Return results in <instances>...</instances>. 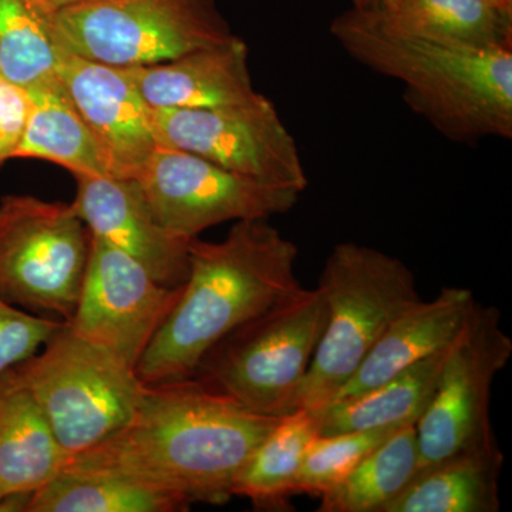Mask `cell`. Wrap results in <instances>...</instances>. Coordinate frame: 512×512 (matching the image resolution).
<instances>
[{"mask_svg": "<svg viewBox=\"0 0 512 512\" xmlns=\"http://www.w3.org/2000/svg\"><path fill=\"white\" fill-rule=\"evenodd\" d=\"M278 420L192 377L146 384L126 426L69 457L63 470L123 478L191 505L227 504L242 467Z\"/></svg>", "mask_w": 512, "mask_h": 512, "instance_id": "6da1fadb", "label": "cell"}, {"mask_svg": "<svg viewBox=\"0 0 512 512\" xmlns=\"http://www.w3.org/2000/svg\"><path fill=\"white\" fill-rule=\"evenodd\" d=\"M298 248L268 220L237 221L227 238L190 242L180 299L137 365L144 384L188 379L224 336L299 286Z\"/></svg>", "mask_w": 512, "mask_h": 512, "instance_id": "7a4b0ae2", "label": "cell"}, {"mask_svg": "<svg viewBox=\"0 0 512 512\" xmlns=\"http://www.w3.org/2000/svg\"><path fill=\"white\" fill-rule=\"evenodd\" d=\"M350 57L404 84L407 106L448 140L512 138V50L473 52L383 32L350 8L330 25Z\"/></svg>", "mask_w": 512, "mask_h": 512, "instance_id": "3957f363", "label": "cell"}, {"mask_svg": "<svg viewBox=\"0 0 512 512\" xmlns=\"http://www.w3.org/2000/svg\"><path fill=\"white\" fill-rule=\"evenodd\" d=\"M318 291L328 318L298 400L311 412L332 402L394 320L421 301L402 259L356 242L335 245Z\"/></svg>", "mask_w": 512, "mask_h": 512, "instance_id": "277c9868", "label": "cell"}, {"mask_svg": "<svg viewBox=\"0 0 512 512\" xmlns=\"http://www.w3.org/2000/svg\"><path fill=\"white\" fill-rule=\"evenodd\" d=\"M326 318L318 288L299 286L215 343L192 379L251 412L272 417L292 413Z\"/></svg>", "mask_w": 512, "mask_h": 512, "instance_id": "5b68a950", "label": "cell"}, {"mask_svg": "<svg viewBox=\"0 0 512 512\" xmlns=\"http://www.w3.org/2000/svg\"><path fill=\"white\" fill-rule=\"evenodd\" d=\"M59 52L130 69L171 62L234 35L215 0H80L56 9Z\"/></svg>", "mask_w": 512, "mask_h": 512, "instance_id": "8992f818", "label": "cell"}, {"mask_svg": "<svg viewBox=\"0 0 512 512\" xmlns=\"http://www.w3.org/2000/svg\"><path fill=\"white\" fill-rule=\"evenodd\" d=\"M15 372L69 457L126 426L146 390L134 367L74 335L66 323Z\"/></svg>", "mask_w": 512, "mask_h": 512, "instance_id": "52a82bcc", "label": "cell"}, {"mask_svg": "<svg viewBox=\"0 0 512 512\" xmlns=\"http://www.w3.org/2000/svg\"><path fill=\"white\" fill-rule=\"evenodd\" d=\"M92 232L72 204L32 195L0 200V298L33 315L72 319Z\"/></svg>", "mask_w": 512, "mask_h": 512, "instance_id": "ba28073f", "label": "cell"}, {"mask_svg": "<svg viewBox=\"0 0 512 512\" xmlns=\"http://www.w3.org/2000/svg\"><path fill=\"white\" fill-rule=\"evenodd\" d=\"M511 355L512 340L501 328L500 311L474 302L416 423L417 474L457 454L500 450L490 417L491 390Z\"/></svg>", "mask_w": 512, "mask_h": 512, "instance_id": "9c48e42d", "label": "cell"}, {"mask_svg": "<svg viewBox=\"0 0 512 512\" xmlns=\"http://www.w3.org/2000/svg\"><path fill=\"white\" fill-rule=\"evenodd\" d=\"M153 121L161 147L301 194L308 187L298 144L264 94L217 109H153Z\"/></svg>", "mask_w": 512, "mask_h": 512, "instance_id": "30bf717a", "label": "cell"}, {"mask_svg": "<svg viewBox=\"0 0 512 512\" xmlns=\"http://www.w3.org/2000/svg\"><path fill=\"white\" fill-rule=\"evenodd\" d=\"M137 181L161 225L187 239L224 222L269 220L301 197L170 147L158 148Z\"/></svg>", "mask_w": 512, "mask_h": 512, "instance_id": "8fae6325", "label": "cell"}, {"mask_svg": "<svg viewBox=\"0 0 512 512\" xmlns=\"http://www.w3.org/2000/svg\"><path fill=\"white\" fill-rule=\"evenodd\" d=\"M181 292L183 286L161 285L133 258L92 234L82 292L66 325L137 369Z\"/></svg>", "mask_w": 512, "mask_h": 512, "instance_id": "7c38bea8", "label": "cell"}, {"mask_svg": "<svg viewBox=\"0 0 512 512\" xmlns=\"http://www.w3.org/2000/svg\"><path fill=\"white\" fill-rule=\"evenodd\" d=\"M59 53L57 77L99 144L111 177L137 180L161 147L153 109L123 69Z\"/></svg>", "mask_w": 512, "mask_h": 512, "instance_id": "4fadbf2b", "label": "cell"}, {"mask_svg": "<svg viewBox=\"0 0 512 512\" xmlns=\"http://www.w3.org/2000/svg\"><path fill=\"white\" fill-rule=\"evenodd\" d=\"M76 180L72 205L93 235L133 258L161 285L185 284L192 239L161 225L137 180L87 175Z\"/></svg>", "mask_w": 512, "mask_h": 512, "instance_id": "5bb4252c", "label": "cell"}, {"mask_svg": "<svg viewBox=\"0 0 512 512\" xmlns=\"http://www.w3.org/2000/svg\"><path fill=\"white\" fill-rule=\"evenodd\" d=\"M123 70L154 110L217 109L261 94L252 84L247 43L237 36L171 62Z\"/></svg>", "mask_w": 512, "mask_h": 512, "instance_id": "9a60e30c", "label": "cell"}, {"mask_svg": "<svg viewBox=\"0 0 512 512\" xmlns=\"http://www.w3.org/2000/svg\"><path fill=\"white\" fill-rule=\"evenodd\" d=\"M474 302L473 291L466 288H443L433 301L421 299L394 320L330 403L365 392L446 349L466 323Z\"/></svg>", "mask_w": 512, "mask_h": 512, "instance_id": "2e32d148", "label": "cell"}, {"mask_svg": "<svg viewBox=\"0 0 512 512\" xmlns=\"http://www.w3.org/2000/svg\"><path fill=\"white\" fill-rule=\"evenodd\" d=\"M359 13L394 36L473 52L512 50V10L498 0H399Z\"/></svg>", "mask_w": 512, "mask_h": 512, "instance_id": "e0dca14e", "label": "cell"}, {"mask_svg": "<svg viewBox=\"0 0 512 512\" xmlns=\"http://www.w3.org/2000/svg\"><path fill=\"white\" fill-rule=\"evenodd\" d=\"M66 451L15 367L0 375V500L33 494L62 473Z\"/></svg>", "mask_w": 512, "mask_h": 512, "instance_id": "ac0fdd59", "label": "cell"}, {"mask_svg": "<svg viewBox=\"0 0 512 512\" xmlns=\"http://www.w3.org/2000/svg\"><path fill=\"white\" fill-rule=\"evenodd\" d=\"M450 345L386 382L312 412L319 436L416 424L433 397Z\"/></svg>", "mask_w": 512, "mask_h": 512, "instance_id": "d6986e66", "label": "cell"}, {"mask_svg": "<svg viewBox=\"0 0 512 512\" xmlns=\"http://www.w3.org/2000/svg\"><path fill=\"white\" fill-rule=\"evenodd\" d=\"M26 92L29 114L15 158L49 161L74 177H111L99 144L74 109L59 77Z\"/></svg>", "mask_w": 512, "mask_h": 512, "instance_id": "ffe728a7", "label": "cell"}, {"mask_svg": "<svg viewBox=\"0 0 512 512\" xmlns=\"http://www.w3.org/2000/svg\"><path fill=\"white\" fill-rule=\"evenodd\" d=\"M503 451H468L420 471L384 512H497Z\"/></svg>", "mask_w": 512, "mask_h": 512, "instance_id": "44dd1931", "label": "cell"}, {"mask_svg": "<svg viewBox=\"0 0 512 512\" xmlns=\"http://www.w3.org/2000/svg\"><path fill=\"white\" fill-rule=\"evenodd\" d=\"M318 434L311 410L296 409L279 417L242 467L232 497L247 498L256 510H291L303 461Z\"/></svg>", "mask_w": 512, "mask_h": 512, "instance_id": "7402d4cb", "label": "cell"}, {"mask_svg": "<svg viewBox=\"0 0 512 512\" xmlns=\"http://www.w3.org/2000/svg\"><path fill=\"white\" fill-rule=\"evenodd\" d=\"M417 470L416 424H404L319 498L318 512H384L412 483Z\"/></svg>", "mask_w": 512, "mask_h": 512, "instance_id": "603a6c76", "label": "cell"}, {"mask_svg": "<svg viewBox=\"0 0 512 512\" xmlns=\"http://www.w3.org/2000/svg\"><path fill=\"white\" fill-rule=\"evenodd\" d=\"M177 495L104 474L63 470L30 497L26 512H180Z\"/></svg>", "mask_w": 512, "mask_h": 512, "instance_id": "cb8c5ba5", "label": "cell"}, {"mask_svg": "<svg viewBox=\"0 0 512 512\" xmlns=\"http://www.w3.org/2000/svg\"><path fill=\"white\" fill-rule=\"evenodd\" d=\"M52 6L43 0H0V76L29 90L57 77L60 53Z\"/></svg>", "mask_w": 512, "mask_h": 512, "instance_id": "d4e9b609", "label": "cell"}, {"mask_svg": "<svg viewBox=\"0 0 512 512\" xmlns=\"http://www.w3.org/2000/svg\"><path fill=\"white\" fill-rule=\"evenodd\" d=\"M399 427L343 431L328 436L318 434L303 461L296 495L320 498L329 493Z\"/></svg>", "mask_w": 512, "mask_h": 512, "instance_id": "484cf974", "label": "cell"}, {"mask_svg": "<svg viewBox=\"0 0 512 512\" xmlns=\"http://www.w3.org/2000/svg\"><path fill=\"white\" fill-rule=\"evenodd\" d=\"M63 326L62 320L33 315L0 298V375L36 355Z\"/></svg>", "mask_w": 512, "mask_h": 512, "instance_id": "4316f807", "label": "cell"}, {"mask_svg": "<svg viewBox=\"0 0 512 512\" xmlns=\"http://www.w3.org/2000/svg\"><path fill=\"white\" fill-rule=\"evenodd\" d=\"M30 107L29 94L0 76V167L15 160Z\"/></svg>", "mask_w": 512, "mask_h": 512, "instance_id": "83f0119b", "label": "cell"}, {"mask_svg": "<svg viewBox=\"0 0 512 512\" xmlns=\"http://www.w3.org/2000/svg\"><path fill=\"white\" fill-rule=\"evenodd\" d=\"M396 2H399V0H352V9L363 13H372L387 8V6Z\"/></svg>", "mask_w": 512, "mask_h": 512, "instance_id": "f1b7e54d", "label": "cell"}, {"mask_svg": "<svg viewBox=\"0 0 512 512\" xmlns=\"http://www.w3.org/2000/svg\"><path fill=\"white\" fill-rule=\"evenodd\" d=\"M47 5L52 6L53 9H60L63 6L72 5V3L80 2V0H43Z\"/></svg>", "mask_w": 512, "mask_h": 512, "instance_id": "f546056e", "label": "cell"}, {"mask_svg": "<svg viewBox=\"0 0 512 512\" xmlns=\"http://www.w3.org/2000/svg\"><path fill=\"white\" fill-rule=\"evenodd\" d=\"M505 8L512 10V0H498Z\"/></svg>", "mask_w": 512, "mask_h": 512, "instance_id": "4dcf8cb0", "label": "cell"}]
</instances>
